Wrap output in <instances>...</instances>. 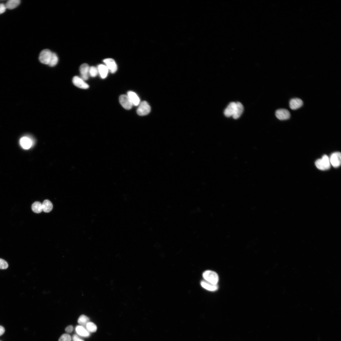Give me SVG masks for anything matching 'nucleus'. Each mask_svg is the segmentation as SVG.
Wrapping results in <instances>:
<instances>
[{"label": "nucleus", "instance_id": "nucleus-15", "mask_svg": "<svg viewBox=\"0 0 341 341\" xmlns=\"http://www.w3.org/2000/svg\"><path fill=\"white\" fill-rule=\"evenodd\" d=\"M236 103L232 102L229 104L224 112V115L227 117H229L234 115L236 109Z\"/></svg>", "mask_w": 341, "mask_h": 341}, {"label": "nucleus", "instance_id": "nucleus-27", "mask_svg": "<svg viewBox=\"0 0 341 341\" xmlns=\"http://www.w3.org/2000/svg\"><path fill=\"white\" fill-rule=\"evenodd\" d=\"M8 267L7 262L4 260L0 258V269H5Z\"/></svg>", "mask_w": 341, "mask_h": 341}, {"label": "nucleus", "instance_id": "nucleus-29", "mask_svg": "<svg viewBox=\"0 0 341 341\" xmlns=\"http://www.w3.org/2000/svg\"><path fill=\"white\" fill-rule=\"evenodd\" d=\"M6 7L3 4H0V14L4 13L6 10Z\"/></svg>", "mask_w": 341, "mask_h": 341}, {"label": "nucleus", "instance_id": "nucleus-30", "mask_svg": "<svg viewBox=\"0 0 341 341\" xmlns=\"http://www.w3.org/2000/svg\"><path fill=\"white\" fill-rule=\"evenodd\" d=\"M72 339L73 341H84L76 335H74L73 336Z\"/></svg>", "mask_w": 341, "mask_h": 341}, {"label": "nucleus", "instance_id": "nucleus-28", "mask_svg": "<svg viewBox=\"0 0 341 341\" xmlns=\"http://www.w3.org/2000/svg\"><path fill=\"white\" fill-rule=\"evenodd\" d=\"M73 330V327L72 325H69V326L67 327L65 329V331L68 334L72 333Z\"/></svg>", "mask_w": 341, "mask_h": 341}, {"label": "nucleus", "instance_id": "nucleus-16", "mask_svg": "<svg viewBox=\"0 0 341 341\" xmlns=\"http://www.w3.org/2000/svg\"><path fill=\"white\" fill-rule=\"evenodd\" d=\"M98 70L101 78L105 79L107 76L109 70L106 65L100 64L98 67Z\"/></svg>", "mask_w": 341, "mask_h": 341}, {"label": "nucleus", "instance_id": "nucleus-4", "mask_svg": "<svg viewBox=\"0 0 341 341\" xmlns=\"http://www.w3.org/2000/svg\"><path fill=\"white\" fill-rule=\"evenodd\" d=\"M52 53L51 51L48 49L42 51L39 56V60L41 62L44 64L49 65Z\"/></svg>", "mask_w": 341, "mask_h": 341}, {"label": "nucleus", "instance_id": "nucleus-13", "mask_svg": "<svg viewBox=\"0 0 341 341\" xmlns=\"http://www.w3.org/2000/svg\"><path fill=\"white\" fill-rule=\"evenodd\" d=\"M201 285L203 288L209 291H214L218 289V285L212 284L205 280L201 282Z\"/></svg>", "mask_w": 341, "mask_h": 341}, {"label": "nucleus", "instance_id": "nucleus-32", "mask_svg": "<svg viewBox=\"0 0 341 341\" xmlns=\"http://www.w3.org/2000/svg\"></svg>", "mask_w": 341, "mask_h": 341}, {"label": "nucleus", "instance_id": "nucleus-10", "mask_svg": "<svg viewBox=\"0 0 341 341\" xmlns=\"http://www.w3.org/2000/svg\"><path fill=\"white\" fill-rule=\"evenodd\" d=\"M20 144L23 149L28 150L32 146L33 142L29 137L24 136L21 138L20 140Z\"/></svg>", "mask_w": 341, "mask_h": 341}, {"label": "nucleus", "instance_id": "nucleus-23", "mask_svg": "<svg viewBox=\"0 0 341 341\" xmlns=\"http://www.w3.org/2000/svg\"><path fill=\"white\" fill-rule=\"evenodd\" d=\"M89 317L84 315H82L79 318L78 322L82 326H86L87 324L89 322Z\"/></svg>", "mask_w": 341, "mask_h": 341}, {"label": "nucleus", "instance_id": "nucleus-19", "mask_svg": "<svg viewBox=\"0 0 341 341\" xmlns=\"http://www.w3.org/2000/svg\"><path fill=\"white\" fill-rule=\"evenodd\" d=\"M20 3L19 0H10L5 5L6 8L9 9H13L18 7Z\"/></svg>", "mask_w": 341, "mask_h": 341}, {"label": "nucleus", "instance_id": "nucleus-3", "mask_svg": "<svg viewBox=\"0 0 341 341\" xmlns=\"http://www.w3.org/2000/svg\"><path fill=\"white\" fill-rule=\"evenodd\" d=\"M150 111L151 107L148 103L145 101H143L139 104L137 113L139 116H143L148 115Z\"/></svg>", "mask_w": 341, "mask_h": 341}, {"label": "nucleus", "instance_id": "nucleus-9", "mask_svg": "<svg viewBox=\"0 0 341 341\" xmlns=\"http://www.w3.org/2000/svg\"><path fill=\"white\" fill-rule=\"evenodd\" d=\"M109 71L112 73H115L117 71V66L115 61L112 59H106L103 60Z\"/></svg>", "mask_w": 341, "mask_h": 341}, {"label": "nucleus", "instance_id": "nucleus-17", "mask_svg": "<svg viewBox=\"0 0 341 341\" xmlns=\"http://www.w3.org/2000/svg\"><path fill=\"white\" fill-rule=\"evenodd\" d=\"M236 103L235 110L234 115L232 116L235 119H238L241 116L244 110V107L241 103L237 102Z\"/></svg>", "mask_w": 341, "mask_h": 341}, {"label": "nucleus", "instance_id": "nucleus-25", "mask_svg": "<svg viewBox=\"0 0 341 341\" xmlns=\"http://www.w3.org/2000/svg\"><path fill=\"white\" fill-rule=\"evenodd\" d=\"M98 73V69L94 66H91L89 67V75L92 77H96Z\"/></svg>", "mask_w": 341, "mask_h": 341}, {"label": "nucleus", "instance_id": "nucleus-31", "mask_svg": "<svg viewBox=\"0 0 341 341\" xmlns=\"http://www.w3.org/2000/svg\"><path fill=\"white\" fill-rule=\"evenodd\" d=\"M5 329L4 327L0 326V336H2L5 332Z\"/></svg>", "mask_w": 341, "mask_h": 341}, {"label": "nucleus", "instance_id": "nucleus-2", "mask_svg": "<svg viewBox=\"0 0 341 341\" xmlns=\"http://www.w3.org/2000/svg\"><path fill=\"white\" fill-rule=\"evenodd\" d=\"M203 276L204 280L214 284H217L219 281L218 274L214 271L207 270L203 273Z\"/></svg>", "mask_w": 341, "mask_h": 341}, {"label": "nucleus", "instance_id": "nucleus-26", "mask_svg": "<svg viewBox=\"0 0 341 341\" xmlns=\"http://www.w3.org/2000/svg\"><path fill=\"white\" fill-rule=\"evenodd\" d=\"M72 339L71 336L67 334L62 335L59 338V341H71Z\"/></svg>", "mask_w": 341, "mask_h": 341}, {"label": "nucleus", "instance_id": "nucleus-5", "mask_svg": "<svg viewBox=\"0 0 341 341\" xmlns=\"http://www.w3.org/2000/svg\"><path fill=\"white\" fill-rule=\"evenodd\" d=\"M330 164L333 167L337 168L339 167L341 163V153L336 152L333 153L329 158Z\"/></svg>", "mask_w": 341, "mask_h": 341}, {"label": "nucleus", "instance_id": "nucleus-22", "mask_svg": "<svg viewBox=\"0 0 341 341\" xmlns=\"http://www.w3.org/2000/svg\"><path fill=\"white\" fill-rule=\"evenodd\" d=\"M58 60V58L56 54L52 52L49 65L51 67L55 66L57 64Z\"/></svg>", "mask_w": 341, "mask_h": 341}, {"label": "nucleus", "instance_id": "nucleus-21", "mask_svg": "<svg viewBox=\"0 0 341 341\" xmlns=\"http://www.w3.org/2000/svg\"><path fill=\"white\" fill-rule=\"evenodd\" d=\"M32 211L36 213H40L43 211L42 204L40 202L36 201L32 205Z\"/></svg>", "mask_w": 341, "mask_h": 341}, {"label": "nucleus", "instance_id": "nucleus-20", "mask_svg": "<svg viewBox=\"0 0 341 341\" xmlns=\"http://www.w3.org/2000/svg\"><path fill=\"white\" fill-rule=\"evenodd\" d=\"M43 211L45 212L49 213L52 210L53 205L51 201L48 200H44L42 204Z\"/></svg>", "mask_w": 341, "mask_h": 341}, {"label": "nucleus", "instance_id": "nucleus-7", "mask_svg": "<svg viewBox=\"0 0 341 341\" xmlns=\"http://www.w3.org/2000/svg\"><path fill=\"white\" fill-rule=\"evenodd\" d=\"M276 117L281 120H286L289 119L291 116L290 113L287 110L280 109L277 110L275 112Z\"/></svg>", "mask_w": 341, "mask_h": 341}, {"label": "nucleus", "instance_id": "nucleus-6", "mask_svg": "<svg viewBox=\"0 0 341 341\" xmlns=\"http://www.w3.org/2000/svg\"><path fill=\"white\" fill-rule=\"evenodd\" d=\"M120 103L122 106L127 110L131 109L133 104L127 95H123L119 98Z\"/></svg>", "mask_w": 341, "mask_h": 341}, {"label": "nucleus", "instance_id": "nucleus-18", "mask_svg": "<svg viewBox=\"0 0 341 341\" xmlns=\"http://www.w3.org/2000/svg\"><path fill=\"white\" fill-rule=\"evenodd\" d=\"M76 332L77 334L83 337H87L90 335V333L83 326H77L76 328Z\"/></svg>", "mask_w": 341, "mask_h": 341}, {"label": "nucleus", "instance_id": "nucleus-14", "mask_svg": "<svg viewBox=\"0 0 341 341\" xmlns=\"http://www.w3.org/2000/svg\"><path fill=\"white\" fill-rule=\"evenodd\" d=\"M127 95L133 105L137 106L140 103V99L135 92L132 91H129L127 93Z\"/></svg>", "mask_w": 341, "mask_h": 341}, {"label": "nucleus", "instance_id": "nucleus-8", "mask_svg": "<svg viewBox=\"0 0 341 341\" xmlns=\"http://www.w3.org/2000/svg\"><path fill=\"white\" fill-rule=\"evenodd\" d=\"M73 82L75 86L79 88L86 89L89 88V85L79 76H75L73 79Z\"/></svg>", "mask_w": 341, "mask_h": 341}, {"label": "nucleus", "instance_id": "nucleus-24", "mask_svg": "<svg viewBox=\"0 0 341 341\" xmlns=\"http://www.w3.org/2000/svg\"><path fill=\"white\" fill-rule=\"evenodd\" d=\"M86 329L89 333H94L96 332L97 330V327L96 325L94 323L89 322L86 325Z\"/></svg>", "mask_w": 341, "mask_h": 341}, {"label": "nucleus", "instance_id": "nucleus-11", "mask_svg": "<svg viewBox=\"0 0 341 341\" xmlns=\"http://www.w3.org/2000/svg\"><path fill=\"white\" fill-rule=\"evenodd\" d=\"M89 67L87 64H83L80 67L79 70L81 74V78L84 81L88 79L89 76Z\"/></svg>", "mask_w": 341, "mask_h": 341}, {"label": "nucleus", "instance_id": "nucleus-1", "mask_svg": "<svg viewBox=\"0 0 341 341\" xmlns=\"http://www.w3.org/2000/svg\"><path fill=\"white\" fill-rule=\"evenodd\" d=\"M315 164L318 169L322 170L329 169L331 166L329 158L326 155H324L322 158L317 160Z\"/></svg>", "mask_w": 341, "mask_h": 341}, {"label": "nucleus", "instance_id": "nucleus-12", "mask_svg": "<svg viewBox=\"0 0 341 341\" xmlns=\"http://www.w3.org/2000/svg\"><path fill=\"white\" fill-rule=\"evenodd\" d=\"M303 102L301 99L294 98L291 99L289 102V106L292 110H295L299 109L303 105Z\"/></svg>", "mask_w": 341, "mask_h": 341}]
</instances>
